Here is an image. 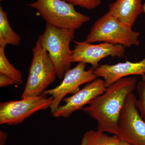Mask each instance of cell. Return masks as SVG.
Here are the masks:
<instances>
[{
	"instance_id": "1",
	"label": "cell",
	"mask_w": 145,
	"mask_h": 145,
	"mask_svg": "<svg viewBox=\"0 0 145 145\" xmlns=\"http://www.w3.org/2000/svg\"><path fill=\"white\" fill-rule=\"evenodd\" d=\"M137 78H122L107 88L82 110L97 122V130L117 135L118 122L127 96L137 85Z\"/></svg>"
},
{
	"instance_id": "2",
	"label": "cell",
	"mask_w": 145,
	"mask_h": 145,
	"mask_svg": "<svg viewBox=\"0 0 145 145\" xmlns=\"http://www.w3.org/2000/svg\"><path fill=\"white\" fill-rule=\"evenodd\" d=\"M75 31L46 23L44 32L38 36V40L48 52L60 80L70 69L72 63V50L70 46L75 38Z\"/></svg>"
},
{
	"instance_id": "3",
	"label": "cell",
	"mask_w": 145,
	"mask_h": 145,
	"mask_svg": "<svg viewBox=\"0 0 145 145\" xmlns=\"http://www.w3.org/2000/svg\"><path fill=\"white\" fill-rule=\"evenodd\" d=\"M132 28L108 12L94 23L86 41L89 43L103 42L125 48L137 46L140 44V33Z\"/></svg>"
},
{
	"instance_id": "4",
	"label": "cell",
	"mask_w": 145,
	"mask_h": 145,
	"mask_svg": "<svg viewBox=\"0 0 145 145\" xmlns=\"http://www.w3.org/2000/svg\"><path fill=\"white\" fill-rule=\"evenodd\" d=\"M28 5L36 9L46 23L59 28L75 30L90 20L64 0H36Z\"/></svg>"
},
{
	"instance_id": "5",
	"label": "cell",
	"mask_w": 145,
	"mask_h": 145,
	"mask_svg": "<svg viewBox=\"0 0 145 145\" xmlns=\"http://www.w3.org/2000/svg\"><path fill=\"white\" fill-rule=\"evenodd\" d=\"M33 57L21 99L39 96L55 80L57 72L48 52L37 40L32 48Z\"/></svg>"
},
{
	"instance_id": "6",
	"label": "cell",
	"mask_w": 145,
	"mask_h": 145,
	"mask_svg": "<svg viewBox=\"0 0 145 145\" xmlns=\"http://www.w3.org/2000/svg\"><path fill=\"white\" fill-rule=\"evenodd\" d=\"M48 96L43 93L39 96L20 101L1 103L0 124L19 125L35 112L50 108L53 98Z\"/></svg>"
},
{
	"instance_id": "7",
	"label": "cell",
	"mask_w": 145,
	"mask_h": 145,
	"mask_svg": "<svg viewBox=\"0 0 145 145\" xmlns=\"http://www.w3.org/2000/svg\"><path fill=\"white\" fill-rule=\"evenodd\" d=\"M132 93L127 96L118 122L117 135L130 145H145V121L135 105Z\"/></svg>"
},
{
	"instance_id": "8",
	"label": "cell",
	"mask_w": 145,
	"mask_h": 145,
	"mask_svg": "<svg viewBox=\"0 0 145 145\" xmlns=\"http://www.w3.org/2000/svg\"><path fill=\"white\" fill-rule=\"evenodd\" d=\"M86 65L84 63H79L76 66L65 73L63 81L59 85L54 88L44 91L43 93L53 97V103L50 107L51 113L59 107L61 102L68 94L77 90L83 84H88L97 78L94 74L95 69L91 67L86 70Z\"/></svg>"
},
{
	"instance_id": "9",
	"label": "cell",
	"mask_w": 145,
	"mask_h": 145,
	"mask_svg": "<svg viewBox=\"0 0 145 145\" xmlns=\"http://www.w3.org/2000/svg\"><path fill=\"white\" fill-rule=\"evenodd\" d=\"M75 47L72 50V63L89 64L96 68L101 60L110 56L122 58L124 57L125 47L120 45L103 42L97 44L85 41H74Z\"/></svg>"
},
{
	"instance_id": "10",
	"label": "cell",
	"mask_w": 145,
	"mask_h": 145,
	"mask_svg": "<svg viewBox=\"0 0 145 145\" xmlns=\"http://www.w3.org/2000/svg\"><path fill=\"white\" fill-rule=\"evenodd\" d=\"M106 88L104 80L96 79L87 84L72 96L64 98L63 101L65 104L60 105L52 112V116L56 118L70 117L74 112L82 110L93 99L104 93Z\"/></svg>"
},
{
	"instance_id": "11",
	"label": "cell",
	"mask_w": 145,
	"mask_h": 145,
	"mask_svg": "<svg viewBox=\"0 0 145 145\" xmlns=\"http://www.w3.org/2000/svg\"><path fill=\"white\" fill-rule=\"evenodd\" d=\"M94 74L104 78L105 85L108 88L122 78L131 75L145 74V57L137 62L127 61L114 65H99L94 69Z\"/></svg>"
},
{
	"instance_id": "12",
	"label": "cell",
	"mask_w": 145,
	"mask_h": 145,
	"mask_svg": "<svg viewBox=\"0 0 145 145\" xmlns=\"http://www.w3.org/2000/svg\"><path fill=\"white\" fill-rule=\"evenodd\" d=\"M108 12L118 20L132 27L143 13L142 0H116L109 5Z\"/></svg>"
},
{
	"instance_id": "13",
	"label": "cell",
	"mask_w": 145,
	"mask_h": 145,
	"mask_svg": "<svg viewBox=\"0 0 145 145\" xmlns=\"http://www.w3.org/2000/svg\"><path fill=\"white\" fill-rule=\"evenodd\" d=\"M21 38L11 28L8 22L7 12L0 7V47L7 45L18 46L21 43Z\"/></svg>"
},
{
	"instance_id": "14",
	"label": "cell",
	"mask_w": 145,
	"mask_h": 145,
	"mask_svg": "<svg viewBox=\"0 0 145 145\" xmlns=\"http://www.w3.org/2000/svg\"><path fill=\"white\" fill-rule=\"evenodd\" d=\"M120 142L118 135L109 136L97 130H89L83 135L80 145H120Z\"/></svg>"
},
{
	"instance_id": "15",
	"label": "cell",
	"mask_w": 145,
	"mask_h": 145,
	"mask_svg": "<svg viewBox=\"0 0 145 145\" xmlns=\"http://www.w3.org/2000/svg\"><path fill=\"white\" fill-rule=\"evenodd\" d=\"M0 73L8 76L18 85L23 83L22 74L11 64L6 56L5 47H0Z\"/></svg>"
},
{
	"instance_id": "16",
	"label": "cell",
	"mask_w": 145,
	"mask_h": 145,
	"mask_svg": "<svg viewBox=\"0 0 145 145\" xmlns=\"http://www.w3.org/2000/svg\"><path fill=\"white\" fill-rule=\"evenodd\" d=\"M137 90L139 99H136L135 105L141 116L145 121V80H142L137 84Z\"/></svg>"
},
{
	"instance_id": "17",
	"label": "cell",
	"mask_w": 145,
	"mask_h": 145,
	"mask_svg": "<svg viewBox=\"0 0 145 145\" xmlns=\"http://www.w3.org/2000/svg\"><path fill=\"white\" fill-rule=\"evenodd\" d=\"M74 6H78L88 10L96 8L100 5L102 0H64Z\"/></svg>"
},
{
	"instance_id": "18",
	"label": "cell",
	"mask_w": 145,
	"mask_h": 145,
	"mask_svg": "<svg viewBox=\"0 0 145 145\" xmlns=\"http://www.w3.org/2000/svg\"><path fill=\"white\" fill-rule=\"evenodd\" d=\"M15 84V81L12 78L0 73V87H5Z\"/></svg>"
},
{
	"instance_id": "19",
	"label": "cell",
	"mask_w": 145,
	"mask_h": 145,
	"mask_svg": "<svg viewBox=\"0 0 145 145\" xmlns=\"http://www.w3.org/2000/svg\"><path fill=\"white\" fill-rule=\"evenodd\" d=\"M8 137V134L5 131H0V145H5L6 142Z\"/></svg>"
},
{
	"instance_id": "20",
	"label": "cell",
	"mask_w": 145,
	"mask_h": 145,
	"mask_svg": "<svg viewBox=\"0 0 145 145\" xmlns=\"http://www.w3.org/2000/svg\"><path fill=\"white\" fill-rule=\"evenodd\" d=\"M120 145H130L129 144H128L126 142H124L123 141H121V142H120Z\"/></svg>"
},
{
	"instance_id": "21",
	"label": "cell",
	"mask_w": 145,
	"mask_h": 145,
	"mask_svg": "<svg viewBox=\"0 0 145 145\" xmlns=\"http://www.w3.org/2000/svg\"><path fill=\"white\" fill-rule=\"evenodd\" d=\"M143 12L144 13L145 15V2L143 4Z\"/></svg>"
},
{
	"instance_id": "22",
	"label": "cell",
	"mask_w": 145,
	"mask_h": 145,
	"mask_svg": "<svg viewBox=\"0 0 145 145\" xmlns=\"http://www.w3.org/2000/svg\"><path fill=\"white\" fill-rule=\"evenodd\" d=\"M142 80H145V74L142 75Z\"/></svg>"
}]
</instances>
